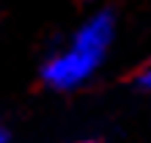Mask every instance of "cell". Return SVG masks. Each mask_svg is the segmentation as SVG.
Segmentation results:
<instances>
[{
  "mask_svg": "<svg viewBox=\"0 0 151 143\" xmlns=\"http://www.w3.org/2000/svg\"><path fill=\"white\" fill-rule=\"evenodd\" d=\"M113 39V20L110 14H96L74 33L72 47L52 55L41 69L44 83L52 88H74L85 77L93 74V69L102 64L104 52Z\"/></svg>",
  "mask_w": 151,
  "mask_h": 143,
  "instance_id": "1",
  "label": "cell"
},
{
  "mask_svg": "<svg viewBox=\"0 0 151 143\" xmlns=\"http://www.w3.org/2000/svg\"><path fill=\"white\" fill-rule=\"evenodd\" d=\"M135 83H137V88H143V91H151V61H148V64L137 72Z\"/></svg>",
  "mask_w": 151,
  "mask_h": 143,
  "instance_id": "2",
  "label": "cell"
},
{
  "mask_svg": "<svg viewBox=\"0 0 151 143\" xmlns=\"http://www.w3.org/2000/svg\"><path fill=\"white\" fill-rule=\"evenodd\" d=\"M6 140H8V132H6L3 127H0V143H6Z\"/></svg>",
  "mask_w": 151,
  "mask_h": 143,
  "instance_id": "3",
  "label": "cell"
},
{
  "mask_svg": "<svg viewBox=\"0 0 151 143\" xmlns=\"http://www.w3.org/2000/svg\"><path fill=\"white\" fill-rule=\"evenodd\" d=\"M85 143H96V140H85Z\"/></svg>",
  "mask_w": 151,
  "mask_h": 143,
  "instance_id": "4",
  "label": "cell"
}]
</instances>
